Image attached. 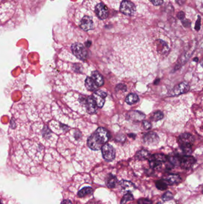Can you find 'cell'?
<instances>
[{
	"mask_svg": "<svg viewBox=\"0 0 203 204\" xmlns=\"http://www.w3.org/2000/svg\"><path fill=\"white\" fill-rule=\"evenodd\" d=\"M110 134L108 131L103 127H100L88 138V147L93 150H99L109 140Z\"/></svg>",
	"mask_w": 203,
	"mask_h": 204,
	"instance_id": "cell-1",
	"label": "cell"
},
{
	"mask_svg": "<svg viewBox=\"0 0 203 204\" xmlns=\"http://www.w3.org/2000/svg\"><path fill=\"white\" fill-rule=\"evenodd\" d=\"M178 142L184 154H186V155H189L192 153V147L194 143V138L191 134L183 133L181 134L178 138Z\"/></svg>",
	"mask_w": 203,
	"mask_h": 204,
	"instance_id": "cell-2",
	"label": "cell"
},
{
	"mask_svg": "<svg viewBox=\"0 0 203 204\" xmlns=\"http://www.w3.org/2000/svg\"><path fill=\"white\" fill-rule=\"evenodd\" d=\"M148 160L151 168L155 170H159L162 165L168 160V157L163 154H154L150 155Z\"/></svg>",
	"mask_w": 203,
	"mask_h": 204,
	"instance_id": "cell-3",
	"label": "cell"
},
{
	"mask_svg": "<svg viewBox=\"0 0 203 204\" xmlns=\"http://www.w3.org/2000/svg\"><path fill=\"white\" fill-rule=\"evenodd\" d=\"M72 51L73 54L77 58L81 60H85L88 57V51L83 44L76 42L72 46Z\"/></svg>",
	"mask_w": 203,
	"mask_h": 204,
	"instance_id": "cell-4",
	"label": "cell"
},
{
	"mask_svg": "<svg viewBox=\"0 0 203 204\" xmlns=\"http://www.w3.org/2000/svg\"><path fill=\"white\" fill-rule=\"evenodd\" d=\"M101 152L103 158L107 161H113L116 157V152L114 147L110 144L106 143L101 147Z\"/></svg>",
	"mask_w": 203,
	"mask_h": 204,
	"instance_id": "cell-5",
	"label": "cell"
},
{
	"mask_svg": "<svg viewBox=\"0 0 203 204\" xmlns=\"http://www.w3.org/2000/svg\"><path fill=\"white\" fill-rule=\"evenodd\" d=\"M120 11L121 13L127 16H132L136 12L135 6L129 1L124 0L121 2Z\"/></svg>",
	"mask_w": 203,
	"mask_h": 204,
	"instance_id": "cell-6",
	"label": "cell"
},
{
	"mask_svg": "<svg viewBox=\"0 0 203 204\" xmlns=\"http://www.w3.org/2000/svg\"><path fill=\"white\" fill-rule=\"evenodd\" d=\"M154 45L155 51L158 54L163 57L168 54L170 50V47L164 40L160 39L155 40Z\"/></svg>",
	"mask_w": 203,
	"mask_h": 204,
	"instance_id": "cell-7",
	"label": "cell"
},
{
	"mask_svg": "<svg viewBox=\"0 0 203 204\" xmlns=\"http://www.w3.org/2000/svg\"><path fill=\"white\" fill-rule=\"evenodd\" d=\"M107 96L106 93L102 90H96L93 93L92 97L96 103L97 107L100 108L103 107Z\"/></svg>",
	"mask_w": 203,
	"mask_h": 204,
	"instance_id": "cell-8",
	"label": "cell"
},
{
	"mask_svg": "<svg viewBox=\"0 0 203 204\" xmlns=\"http://www.w3.org/2000/svg\"><path fill=\"white\" fill-rule=\"evenodd\" d=\"M195 162L196 159L192 156H184L179 159V165L184 170L190 169Z\"/></svg>",
	"mask_w": 203,
	"mask_h": 204,
	"instance_id": "cell-9",
	"label": "cell"
},
{
	"mask_svg": "<svg viewBox=\"0 0 203 204\" xmlns=\"http://www.w3.org/2000/svg\"><path fill=\"white\" fill-rule=\"evenodd\" d=\"M79 26L81 29L85 31H89L94 29V21L91 17L89 16H85L80 20Z\"/></svg>",
	"mask_w": 203,
	"mask_h": 204,
	"instance_id": "cell-10",
	"label": "cell"
},
{
	"mask_svg": "<svg viewBox=\"0 0 203 204\" xmlns=\"http://www.w3.org/2000/svg\"><path fill=\"white\" fill-rule=\"evenodd\" d=\"M95 13L100 19H106L108 16V8L103 3H99L96 6Z\"/></svg>",
	"mask_w": 203,
	"mask_h": 204,
	"instance_id": "cell-11",
	"label": "cell"
},
{
	"mask_svg": "<svg viewBox=\"0 0 203 204\" xmlns=\"http://www.w3.org/2000/svg\"><path fill=\"white\" fill-rule=\"evenodd\" d=\"M159 140V137L154 132H148L144 136V143L149 145H157Z\"/></svg>",
	"mask_w": 203,
	"mask_h": 204,
	"instance_id": "cell-12",
	"label": "cell"
},
{
	"mask_svg": "<svg viewBox=\"0 0 203 204\" xmlns=\"http://www.w3.org/2000/svg\"><path fill=\"white\" fill-rule=\"evenodd\" d=\"M189 90V86L188 83L183 82L176 85L173 90V93L175 96H178L187 93Z\"/></svg>",
	"mask_w": 203,
	"mask_h": 204,
	"instance_id": "cell-13",
	"label": "cell"
},
{
	"mask_svg": "<svg viewBox=\"0 0 203 204\" xmlns=\"http://www.w3.org/2000/svg\"><path fill=\"white\" fill-rule=\"evenodd\" d=\"M85 107L87 109L88 113H89V114H92V115L97 113L98 107L92 96L88 97L85 103Z\"/></svg>",
	"mask_w": 203,
	"mask_h": 204,
	"instance_id": "cell-14",
	"label": "cell"
},
{
	"mask_svg": "<svg viewBox=\"0 0 203 204\" xmlns=\"http://www.w3.org/2000/svg\"><path fill=\"white\" fill-rule=\"evenodd\" d=\"M119 186L120 187L121 190L122 192H132L135 189V186L130 181L127 180H122L119 183Z\"/></svg>",
	"mask_w": 203,
	"mask_h": 204,
	"instance_id": "cell-15",
	"label": "cell"
},
{
	"mask_svg": "<svg viewBox=\"0 0 203 204\" xmlns=\"http://www.w3.org/2000/svg\"><path fill=\"white\" fill-rule=\"evenodd\" d=\"M167 185H174L179 184L181 182L182 179L180 175L174 174H170L166 177L163 178Z\"/></svg>",
	"mask_w": 203,
	"mask_h": 204,
	"instance_id": "cell-16",
	"label": "cell"
},
{
	"mask_svg": "<svg viewBox=\"0 0 203 204\" xmlns=\"http://www.w3.org/2000/svg\"><path fill=\"white\" fill-rule=\"evenodd\" d=\"M91 78L93 79L94 82L96 84L98 87H101L104 84V79L103 76L98 72L94 71L92 72Z\"/></svg>",
	"mask_w": 203,
	"mask_h": 204,
	"instance_id": "cell-17",
	"label": "cell"
},
{
	"mask_svg": "<svg viewBox=\"0 0 203 204\" xmlns=\"http://www.w3.org/2000/svg\"><path fill=\"white\" fill-rule=\"evenodd\" d=\"M85 85L88 90L91 91H95L97 90V89L98 88L91 77H88L85 79Z\"/></svg>",
	"mask_w": 203,
	"mask_h": 204,
	"instance_id": "cell-18",
	"label": "cell"
},
{
	"mask_svg": "<svg viewBox=\"0 0 203 204\" xmlns=\"http://www.w3.org/2000/svg\"><path fill=\"white\" fill-rule=\"evenodd\" d=\"M117 178L114 175L110 174L107 177L106 180L107 186L110 189H113L116 187L117 185Z\"/></svg>",
	"mask_w": 203,
	"mask_h": 204,
	"instance_id": "cell-19",
	"label": "cell"
},
{
	"mask_svg": "<svg viewBox=\"0 0 203 204\" xmlns=\"http://www.w3.org/2000/svg\"><path fill=\"white\" fill-rule=\"evenodd\" d=\"M150 154L148 151L145 149H142L137 152L136 154V158L139 161H144L146 159H148Z\"/></svg>",
	"mask_w": 203,
	"mask_h": 204,
	"instance_id": "cell-20",
	"label": "cell"
},
{
	"mask_svg": "<svg viewBox=\"0 0 203 204\" xmlns=\"http://www.w3.org/2000/svg\"><path fill=\"white\" fill-rule=\"evenodd\" d=\"M139 98L138 95L134 93H131L126 97L125 102L127 104L131 105L137 103L139 101Z\"/></svg>",
	"mask_w": 203,
	"mask_h": 204,
	"instance_id": "cell-21",
	"label": "cell"
},
{
	"mask_svg": "<svg viewBox=\"0 0 203 204\" xmlns=\"http://www.w3.org/2000/svg\"><path fill=\"white\" fill-rule=\"evenodd\" d=\"M92 192H93V189H92V187H85L78 192L77 195L80 198H82V197H84V196L88 195V194H92Z\"/></svg>",
	"mask_w": 203,
	"mask_h": 204,
	"instance_id": "cell-22",
	"label": "cell"
},
{
	"mask_svg": "<svg viewBox=\"0 0 203 204\" xmlns=\"http://www.w3.org/2000/svg\"><path fill=\"white\" fill-rule=\"evenodd\" d=\"M130 114H131L130 117H131V118L136 121L142 120L145 118V115L142 113H141L138 111H132V112L130 113Z\"/></svg>",
	"mask_w": 203,
	"mask_h": 204,
	"instance_id": "cell-23",
	"label": "cell"
},
{
	"mask_svg": "<svg viewBox=\"0 0 203 204\" xmlns=\"http://www.w3.org/2000/svg\"><path fill=\"white\" fill-rule=\"evenodd\" d=\"M167 186L168 185H167V183L165 182V181L163 179L157 180L155 182L156 187L160 190H162V191L166 190L167 189Z\"/></svg>",
	"mask_w": 203,
	"mask_h": 204,
	"instance_id": "cell-24",
	"label": "cell"
},
{
	"mask_svg": "<svg viewBox=\"0 0 203 204\" xmlns=\"http://www.w3.org/2000/svg\"><path fill=\"white\" fill-rule=\"evenodd\" d=\"M134 200V196L132 194H131V192H128L126 193V194L123 196V197L122 198L120 204H126V202H127L128 201H131Z\"/></svg>",
	"mask_w": 203,
	"mask_h": 204,
	"instance_id": "cell-25",
	"label": "cell"
},
{
	"mask_svg": "<svg viewBox=\"0 0 203 204\" xmlns=\"http://www.w3.org/2000/svg\"><path fill=\"white\" fill-rule=\"evenodd\" d=\"M163 117H164V115H163V112H162L160 111H157V112H155L154 115L151 117V119L154 121H158L159 120L162 119L163 118Z\"/></svg>",
	"mask_w": 203,
	"mask_h": 204,
	"instance_id": "cell-26",
	"label": "cell"
},
{
	"mask_svg": "<svg viewBox=\"0 0 203 204\" xmlns=\"http://www.w3.org/2000/svg\"><path fill=\"white\" fill-rule=\"evenodd\" d=\"M174 199V195L172 194V192L167 191L165 192V194L162 196V199L164 201H169Z\"/></svg>",
	"mask_w": 203,
	"mask_h": 204,
	"instance_id": "cell-27",
	"label": "cell"
},
{
	"mask_svg": "<svg viewBox=\"0 0 203 204\" xmlns=\"http://www.w3.org/2000/svg\"><path fill=\"white\" fill-rule=\"evenodd\" d=\"M138 204H152L153 202L151 200L146 198H141L138 201Z\"/></svg>",
	"mask_w": 203,
	"mask_h": 204,
	"instance_id": "cell-28",
	"label": "cell"
},
{
	"mask_svg": "<svg viewBox=\"0 0 203 204\" xmlns=\"http://www.w3.org/2000/svg\"><path fill=\"white\" fill-rule=\"evenodd\" d=\"M154 6H160L163 4V0H150Z\"/></svg>",
	"mask_w": 203,
	"mask_h": 204,
	"instance_id": "cell-29",
	"label": "cell"
},
{
	"mask_svg": "<svg viewBox=\"0 0 203 204\" xmlns=\"http://www.w3.org/2000/svg\"><path fill=\"white\" fill-rule=\"evenodd\" d=\"M143 126H144V128L146 129V130H150L151 128V123L150 122H148V121H144L143 122Z\"/></svg>",
	"mask_w": 203,
	"mask_h": 204,
	"instance_id": "cell-30",
	"label": "cell"
},
{
	"mask_svg": "<svg viewBox=\"0 0 203 204\" xmlns=\"http://www.w3.org/2000/svg\"><path fill=\"white\" fill-rule=\"evenodd\" d=\"M116 90H117V91H119V90H121L123 91H126V86L123 84H119L116 87Z\"/></svg>",
	"mask_w": 203,
	"mask_h": 204,
	"instance_id": "cell-31",
	"label": "cell"
},
{
	"mask_svg": "<svg viewBox=\"0 0 203 204\" xmlns=\"http://www.w3.org/2000/svg\"><path fill=\"white\" fill-rule=\"evenodd\" d=\"M184 16H185V14H184V12H182V11L179 12V14H178V18H179L180 19H183L184 18Z\"/></svg>",
	"mask_w": 203,
	"mask_h": 204,
	"instance_id": "cell-32",
	"label": "cell"
},
{
	"mask_svg": "<svg viewBox=\"0 0 203 204\" xmlns=\"http://www.w3.org/2000/svg\"><path fill=\"white\" fill-rule=\"evenodd\" d=\"M61 204H73L72 202L70 201V200H68V199H64L61 202Z\"/></svg>",
	"mask_w": 203,
	"mask_h": 204,
	"instance_id": "cell-33",
	"label": "cell"
},
{
	"mask_svg": "<svg viewBox=\"0 0 203 204\" xmlns=\"http://www.w3.org/2000/svg\"><path fill=\"white\" fill-rule=\"evenodd\" d=\"M157 204H161V203H160V202H158Z\"/></svg>",
	"mask_w": 203,
	"mask_h": 204,
	"instance_id": "cell-34",
	"label": "cell"
},
{
	"mask_svg": "<svg viewBox=\"0 0 203 204\" xmlns=\"http://www.w3.org/2000/svg\"><path fill=\"white\" fill-rule=\"evenodd\" d=\"M0 204H2V203H1V202H0Z\"/></svg>",
	"mask_w": 203,
	"mask_h": 204,
	"instance_id": "cell-35",
	"label": "cell"
}]
</instances>
